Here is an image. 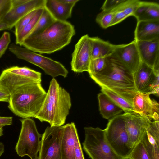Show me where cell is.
<instances>
[{
  "label": "cell",
  "instance_id": "6da1fadb",
  "mask_svg": "<svg viewBox=\"0 0 159 159\" xmlns=\"http://www.w3.org/2000/svg\"><path fill=\"white\" fill-rule=\"evenodd\" d=\"M90 77L101 88L113 92L131 104L138 92L133 74L111 55L107 57L104 69Z\"/></svg>",
  "mask_w": 159,
  "mask_h": 159
},
{
  "label": "cell",
  "instance_id": "7a4b0ae2",
  "mask_svg": "<svg viewBox=\"0 0 159 159\" xmlns=\"http://www.w3.org/2000/svg\"><path fill=\"white\" fill-rule=\"evenodd\" d=\"M75 33L69 22L55 20L42 31L27 37L21 46L35 52L51 54L68 45Z\"/></svg>",
  "mask_w": 159,
  "mask_h": 159
},
{
  "label": "cell",
  "instance_id": "3957f363",
  "mask_svg": "<svg viewBox=\"0 0 159 159\" xmlns=\"http://www.w3.org/2000/svg\"><path fill=\"white\" fill-rule=\"evenodd\" d=\"M71 106L70 94L53 78L35 118L41 122L48 123L51 127L62 126L65 122Z\"/></svg>",
  "mask_w": 159,
  "mask_h": 159
},
{
  "label": "cell",
  "instance_id": "277c9868",
  "mask_svg": "<svg viewBox=\"0 0 159 159\" xmlns=\"http://www.w3.org/2000/svg\"><path fill=\"white\" fill-rule=\"evenodd\" d=\"M46 94L41 83L24 85L10 95L8 107L14 114L23 119L35 118Z\"/></svg>",
  "mask_w": 159,
  "mask_h": 159
},
{
  "label": "cell",
  "instance_id": "5b68a950",
  "mask_svg": "<svg viewBox=\"0 0 159 159\" xmlns=\"http://www.w3.org/2000/svg\"><path fill=\"white\" fill-rule=\"evenodd\" d=\"M106 139L119 156L129 157L134 147L131 143L123 114L109 120L104 129Z\"/></svg>",
  "mask_w": 159,
  "mask_h": 159
},
{
  "label": "cell",
  "instance_id": "8992f818",
  "mask_svg": "<svg viewBox=\"0 0 159 159\" xmlns=\"http://www.w3.org/2000/svg\"><path fill=\"white\" fill-rule=\"evenodd\" d=\"M84 130L83 149L91 159H126L118 156L108 143L104 129L89 127H84Z\"/></svg>",
  "mask_w": 159,
  "mask_h": 159
},
{
  "label": "cell",
  "instance_id": "52a82bcc",
  "mask_svg": "<svg viewBox=\"0 0 159 159\" xmlns=\"http://www.w3.org/2000/svg\"><path fill=\"white\" fill-rule=\"evenodd\" d=\"M9 50L17 58L25 60L42 69L46 74L53 78L67 77L68 70L61 63L33 52L15 43L11 44Z\"/></svg>",
  "mask_w": 159,
  "mask_h": 159
},
{
  "label": "cell",
  "instance_id": "ba28073f",
  "mask_svg": "<svg viewBox=\"0 0 159 159\" xmlns=\"http://www.w3.org/2000/svg\"><path fill=\"white\" fill-rule=\"evenodd\" d=\"M41 82V73L25 66L7 68L0 75V88L10 95L24 85Z\"/></svg>",
  "mask_w": 159,
  "mask_h": 159
},
{
  "label": "cell",
  "instance_id": "9c48e42d",
  "mask_svg": "<svg viewBox=\"0 0 159 159\" xmlns=\"http://www.w3.org/2000/svg\"><path fill=\"white\" fill-rule=\"evenodd\" d=\"M21 128L15 150L19 156H27L30 159H37L42 135L38 132L35 123L31 118L20 120Z\"/></svg>",
  "mask_w": 159,
  "mask_h": 159
},
{
  "label": "cell",
  "instance_id": "30bf717a",
  "mask_svg": "<svg viewBox=\"0 0 159 159\" xmlns=\"http://www.w3.org/2000/svg\"><path fill=\"white\" fill-rule=\"evenodd\" d=\"M63 126H48L42 136L37 159H61Z\"/></svg>",
  "mask_w": 159,
  "mask_h": 159
},
{
  "label": "cell",
  "instance_id": "8fae6325",
  "mask_svg": "<svg viewBox=\"0 0 159 159\" xmlns=\"http://www.w3.org/2000/svg\"><path fill=\"white\" fill-rule=\"evenodd\" d=\"M91 60L90 37L85 34L82 36L75 45L72 54L71 70L76 73L88 72Z\"/></svg>",
  "mask_w": 159,
  "mask_h": 159
},
{
  "label": "cell",
  "instance_id": "7c38bea8",
  "mask_svg": "<svg viewBox=\"0 0 159 159\" xmlns=\"http://www.w3.org/2000/svg\"><path fill=\"white\" fill-rule=\"evenodd\" d=\"M126 67L134 78L142 62L134 40L126 44H119L111 55Z\"/></svg>",
  "mask_w": 159,
  "mask_h": 159
},
{
  "label": "cell",
  "instance_id": "4fadbf2b",
  "mask_svg": "<svg viewBox=\"0 0 159 159\" xmlns=\"http://www.w3.org/2000/svg\"><path fill=\"white\" fill-rule=\"evenodd\" d=\"M45 0H11V8L3 21L12 28L23 16L32 11L45 7Z\"/></svg>",
  "mask_w": 159,
  "mask_h": 159
},
{
  "label": "cell",
  "instance_id": "5bb4252c",
  "mask_svg": "<svg viewBox=\"0 0 159 159\" xmlns=\"http://www.w3.org/2000/svg\"><path fill=\"white\" fill-rule=\"evenodd\" d=\"M130 142L134 146L139 142L151 120L134 112L123 114Z\"/></svg>",
  "mask_w": 159,
  "mask_h": 159
},
{
  "label": "cell",
  "instance_id": "9a60e30c",
  "mask_svg": "<svg viewBox=\"0 0 159 159\" xmlns=\"http://www.w3.org/2000/svg\"><path fill=\"white\" fill-rule=\"evenodd\" d=\"M133 112L151 121L159 120V104L149 95L137 92L132 103Z\"/></svg>",
  "mask_w": 159,
  "mask_h": 159
},
{
  "label": "cell",
  "instance_id": "2e32d148",
  "mask_svg": "<svg viewBox=\"0 0 159 159\" xmlns=\"http://www.w3.org/2000/svg\"><path fill=\"white\" fill-rule=\"evenodd\" d=\"M136 42L142 61L159 70V38Z\"/></svg>",
  "mask_w": 159,
  "mask_h": 159
},
{
  "label": "cell",
  "instance_id": "e0dca14e",
  "mask_svg": "<svg viewBox=\"0 0 159 159\" xmlns=\"http://www.w3.org/2000/svg\"><path fill=\"white\" fill-rule=\"evenodd\" d=\"M150 159H159V121H151L141 141Z\"/></svg>",
  "mask_w": 159,
  "mask_h": 159
},
{
  "label": "cell",
  "instance_id": "ac0fdd59",
  "mask_svg": "<svg viewBox=\"0 0 159 159\" xmlns=\"http://www.w3.org/2000/svg\"><path fill=\"white\" fill-rule=\"evenodd\" d=\"M159 70L141 62L134 77L135 86L137 92L150 95L151 86Z\"/></svg>",
  "mask_w": 159,
  "mask_h": 159
},
{
  "label": "cell",
  "instance_id": "d6986e66",
  "mask_svg": "<svg viewBox=\"0 0 159 159\" xmlns=\"http://www.w3.org/2000/svg\"><path fill=\"white\" fill-rule=\"evenodd\" d=\"M78 137L77 129L74 122L63 126L61 145V159H75V145Z\"/></svg>",
  "mask_w": 159,
  "mask_h": 159
},
{
  "label": "cell",
  "instance_id": "ffe728a7",
  "mask_svg": "<svg viewBox=\"0 0 159 159\" xmlns=\"http://www.w3.org/2000/svg\"><path fill=\"white\" fill-rule=\"evenodd\" d=\"M158 38H159V20L137 22L134 31L135 41H149Z\"/></svg>",
  "mask_w": 159,
  "mask_h": 159
},
{
  "label": "cell",
  "instance_id": "44dd1931",
  "mask_svg": "<svg viewBox=\"0 0 159 159\" xmlns=\"http://www.w3.org/2000/svg\"><path fill=\"white\" fill-rule=\"evenodd\" d=\"M75 4H68L62 0H45V7L56 20L66 21L71 16Z\"/></svg>",
  "mask_w": 159,
  "mask_h": 159
},
{
  "label": "cell",
  "instance_id": "7402d4cb",
  "mask_svg": "<svg viewBox=\"0 0 159 159\" xmlns=\"http://www.w3.org/2000/svg\"><path fill=\"white\" fill-rule=\"evenodd\" d=\"M133 16L137 22L159 20V5L157 2L140 1Z\"/></svg>",
  "mask_w": 159,
  "mask_h": 159
},
{
  "label": "cell",
  "instance_id": "603a6c76",
  "mask_svg": "<svg viewBox=\"0 0 159 159\" xmlns=\"http://www.w3.org/2000/svg\"><path fill=\"white\" fill-rule=\"evenodd\" d=\"M91 59L110 56L119 45H115L100 38L90 37Z\"/></svg>",
  "mask_w": 159,
  "mask_h": 159
},
{
  "label": "cell",
  "instance_id": "cb8c5ba5",
  "mask_svg": "<svg viewBox=\"0 0 159 159\" xmlns=\"http://www.w3.org/2000/svg\"><path fill=\"white\" fill-rule=\"evenodd\" d=\"M138 0H124L115 9L112 10L114 16L111 26L119 23L128 17L133 16L140 2Z\"/></svg>",
  "mask_w": 159,
  "mask_h": 159
},
{
  "label": "cell",
  "instance_id": "d4e9b609",
  "mask_svg": "<svg viewBox=\"0 0 159 159\" xmlns=\"http://www.w3.org/2000/svg\"><path fill=\"white\" fill-rule=\"evenodd\" d=\"M98 98L100 113L104 118L110 119L121 114L123 111L105 94H98Z\"/></svg>",
  "mask_w": 159,
  "mask_h": 159
},
{
  "label": "cell",
  "instance_id": "484cf974",
  "mask_svg": "<svg viewBox=\"0 0 159 159\" xmlns=\"http://www.w3.org/2000/svg\"><path fill=\"white\" fill-rule=\"evenodd\" d=\"M44 7L39 9L31 20L20 32L15 35L16 44L21 46L24 40L28 36L35 25L42 13Z\"/></svg>",
  "mask_w": 159,
  "mask_h": 159
},
{
  "label": "cell",
  "instance_id": "4316f807",
  "mask_svg": "<svg viewBox=\"0 0 159 159\" xmlns=\"http://www.w3.org/2000/svg\"><path fill=\"white\" fill-rule=\"evenodd\" d=\"M55 20H56L44 7L40 17L28 36L42 31Z\"/></svg>",
  "mask_w": 159,
  "mask_h": 159
},
{
  "label": "cell",
  "instance_id": "83f0119b",
  "mask_svg": "<svg viewBox=\"0 0 159 159\" xmlns=\"http://www.w3.org/2000/svg\"><path fill=\"white\" fill-rule=\"evenodd\" d=\"M101 91L121 108L125 112H133L132 104L123 98L113 92L105 88H101Z\"/></svg>",
  "mask_w": 159,
  "mask_h": 159
},
{
  "label": "cell",
  "instance_id": "f1b7e54d",
  "mask_svg": "<svg viewBox=\"0 0 159 159\" xmlns=\"http://www.w3.org/2000/svg\"><path fill=\"white\" fill-rule=\"evenodd\" d=\"M114 16L112 11H102L98 14L96 18V21L103 29L111 26Z\"/></svg>",
  "mask_w": 159,
  "mask_h": 159
},
{
  "label": "cell",
  "instance_id": "f546056e",
  "mask_svg": "<svg viewBox=\"0 0 159 159\" xmlns=\"http://www.w3.org/2000/svg\"><path fill=\"white\" fill-rule=\"evenodd\" d=\"M107 57L91 59L88 72L90 76L98 74L104 69L107 64Z\"/></svg>",
  "mask_w": 159,
  "mask_h": 159
},
{
  "label": "cell",
  "instance_id": "4dcf8cb0",
  "mask_svg": "<svg viewBox=\"0 0 159 159\" xmlns=\"http://www.w3.org/2000/svg\"><path fill=\"white\" fill-rule=\"evenodd\" d=\"M129 157L131 159H150L141 141L134 146Z\"/></svg>",
  "mask_w": 159,
  "mask_h": 159
},
{
  "label": "cell",
  "instance_id": "1f68e13d",
  "mask_svg": "<svg viewBox=\"0 0 159 159\" xmlns=\"http://www.w3.org/2000/svg\"><path fill=\"white\" fill-rule=\"evenodd\" d=\"M38 9L34 10L30 12L20 18L14 26L15 35L20 32L31 20Z\"/></svg>",
  "mask_w": 159,
  "mask_h": 159
},
{
  "label": "cell",
  "instance_id": "d6a6232c",
  "mask_svg": "<svg viewBox=\"0 0 159 159\" xmlns=\"http://www.w3.org/2000/svg\"><path fill=\"white\" fill-rule=\"evenodd\" d=\"M10 42V33L7 31L4 32L0 38V58L5 53Z\"/></svg>",
  "mask_w": 159,
  "mask_h": 159
},
{
  "label": "cell",
  "instance_id": "836d02e7",
  "mask_svg": "<svg viewBox=\"0 0 159 159\" xmlns=\"http://www.w3.org/2000/svg\"><path fill=\"white\" fill-rule=\"evenodd\" d=\"M11 6V0H0V23L3 21Z\"/></svg>",
  "mask_w": 159,
  "mask_h": 159
},
{
  "label": "cell",
  "instance_id": "e575fe53",
  "mask_svg": "<svg viewBox=\"0 0 159 159\" xmlns=\"http://www.w3.org/2000/svg\"><path fill=\"white\" fill-rule=\"evenodd\" d=\"M124 1V0H107L104 2L101 9L102 11L113 10Z\"/></svg>",
  "mask_w": 159,
  "mask_h": 159
},
{
  "label": "cell",
  "instance_id": "d590c367",
  "mask_svg": "<svg viewBox=\"0 0 159 159\" xmlns=\"http://www.w3.org/2000/svg\"><path fill=\"white\" fill-rule=\"evenodd\" d=\"M75 159H84L79 138L76 140L75 149Z\"/></svg>",
  "mask_w": 159,
  "mask_h": 159
},
{
  "label": "cell",
  "instance_id": "8d00e7d4",
  "mask_svg": "<svg viewBox=\"0 0 159 159\" xmlns=\"http://www.w3.org/2000/svg\"><path fill=\"white\" fill-rule=\"evenodd\" d=\"M159 75H157L152 84L150 88V95L153 94L159 96Z\"/></svg>",
  "mask_w": 159,
  "mask_h": 159
},
{
  "label": "cell",
  "instance_id": "74e56055",
  "mask_svg": "<svg viewBox=\"0 0 159 159\" xmlns=\"http://www.w3.org/2000/svg\"><path fill=\"white\" fill-rule=\"evenodd\" d=\"M12 117L0 116V127L9 125L12 124Z\"/></svg>",
  "mask_w": 159,
  "mask_h": 159
},
{
  "label": "cell",
  "instance_id": "f35d334b",
  "mask_svg": "<svg viewBox=\"0 0 159 159\" xmlns=\"http://www.w3.org/2000/svg\"><path fill=\"white\" fill-rule=\"evenodd\" d=\"M10 96L9 94L0 88V102H8Z\"/></svg>",
  "mask_w": 159,
  "mask_h": 159
},
{
  "label": "cell",
  "instance_id": "ab89813d",
  "mask_svg": "<svg viewBox=\"0 0 159 159\" xmlns=\"http://www.w3.org/2000/svg\"><path fill=\"white\" fill-rule=\"evenodd\" d=\"M13 28L9 23L4 21L0 23V31L5 30H11Z\"/></svg>",
  "mask_w": 159,
  "mask_h": 159
},
{
  "label": "cell",
  "instance_id": "60d3db41",
  "mask_svg": "<svg viewBox=\"0 0 159 159\" xmlns=\"http://www.w3.org/2000/svg\"><path fill=\"white\" fill-rule=\"evenodd\" d=\"M63 2L68 4H75L79 0H62Z\"/></svg>",
  "mask_w": 159,
  "mask_h": 159
},
{
  "label": "cell",
  "instance_id": "b9f144b4",
  "mask_svg": "<svg viewBox=\"0 0 159 159\" xmlns=\"http://www.w3.org/2000/svg\"><path fill=\"white\" fill-rule=\"evenodd\" d=\"M4 145L2 143L0 142V157L4 153Z\"/></svg>",
  "mask_w": 159,
  "mask_h": 159
},
{
  "label": "cell",
  "instance_id": "7bdbcfd3",
  "mask_svg": "<svg viewBox=\"0 0 159 159\" xmlns=\"http://www.w3.org/2000/svg\"><path fill=\"white\" fill-rule=\"evenodd\" d=\"M3 127H0V137L3 135Z\"/></svg>",
  "mask_w": 159,
  "mask_h": 159
},
{
  "label": "cell",
  "instance_id": "ee69618b",
  "mask_svg": "<svg viewBox=\"0 0 159 159\" xmlns=\"http://www.w3.org/2000/svg\"><path fill=\"white\" fill-rule=\"evenodd\" d=\"M125 159H131L129 157V158H126Z\"/></svg>",
  "mask_w": 159,
  "mask_h": 159
}]
</instances>
